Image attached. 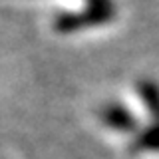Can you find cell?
Here are the masks:
<instances>
[{"mask_svg":"<svg viewBox=\"0 0 159 159\" xmlns=\"http://www.w3.org/2000/svg\"><path fill=\"white\" fill-rule=\"evenodd\" d=\"M133 149L159 153V121H151L149 125L139 129L133 139Z\"/></svg>","mask_w":159,"mask_h":159,"instance_id":"obj_4","label":"cell"},{"mask_svg":"<svg viewBox=\"0 0 159 159\" xmlns=\"http://www.w3.org/2000/svg\"><path fill=\"white\" fill-rule=\"evenodd\" d=\"M116 16V4L103 2V4H86L78 12H66L58 14L54 20V28L62 34H72L76 30L84 28H93V26H103V24L111 22Z\"/></svg>","mask_w":159,"mask_h":159,"instance_id":"obj_1","label":"cell"},{"mask_svg":"<svg viewBox=\"0 0 159 159\" xmlns=\"http://www.w3.org/2000/svg\"><path fill=\"white\" fill-rule=\"evenodd\" d=\"M99 119L103 121L106 127L113 129L117 133H137L141 129L133 111H129V107H125L119 102L103 103L99 107Z\"/></svg>","mask_w":159,"mask_h":159,"instance_id":"obj_2","label":"cell"},{"mask_svg":"<svg viewBox=\"0 0 159 159\" xmlns=\"http://www.w3.org/2000/svg\"><path fill=\"white\" fill-rule=\"evenodd\" d=\"M137 96L153 121H159V84L151 78L137 82Z\"/></svg>","mask_w":159,"mask_h":159,"instance_id":"obj_3","label":"cell"}]
</instances>
